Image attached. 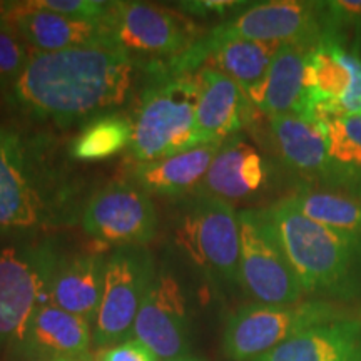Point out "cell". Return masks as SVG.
<instances>
[{
	"label": "cell",
	"instance_id": "cell-13",
	"mask_svg": "<svg viewBox=\"0 0 361 361\" xmlns=\"http://www.w3.org/2000/svg\"><path fill=\"white\" fill-rule=\"evenodd\" d=\"M216 29L264 44H296L313 49L324 32L323 2L278 0L251 4L236 17L223 22Z\"/></svg>",
	"mask_w": 361,
	"mask_h": 361
},
{
	"label": "cell",
	"instance_id": "cell-26",
	"mask_svg": "<svg viewBox=\"0 0 361 361\" xmlns=\"http://www.w3.org/2000/svg\"><path fill=\"white\" fill-rule=\"evenodd\" d=\"M133 142V119L128 116L102 114L90 119L69 146L71 159L99 161L117 154Z\"/></svg>",
	"mask_w": 361,
	"mask_h": 361
},
{
	"label": "cell",
	"instance_id": "cell-33",
	"mask_svg": "<svg viewBox=\"0 0 361 361\" xmlns=\"http://www.w3.org/2000/svg\"><path fill=\"white\" fill-rule=\"evenodd\" d=\"M16 2H6V0H0V29L11 25V16Z\"/></svg>",
	"mask_w": 361,
	"mask_h": 361
},
{
	"label": "cell",
	"instance_id": "cell-32",
	"mask_svg": "<svg viewBox=\"0 0 361 361\" xmlns=\"http://www.w3.org/2000/svg\"><path fill=\"white\" fill-rule=\"evenodd\" d=\"M241 6H247L246 2H228V0H194V2H179V11L192 13V16H223L229 11H236Z\"/></svg>",
	"mask_w": 361,
	"mask_h": 361
},
{
	"label": "cell",
	"instance_id": "cell-17",
	"mask_svg": "<svg viewBox=\"0 0 361 361\" xmlns=\"http://www.w3.org/2000/svg\"><path fill=\"white\" fill-rule=\"evenodd\" d=\"M11 27L37 52H57L111 39L107 22L74 19L44 11L32 2H16Z\"/></svg>",
	"mask_w": 361,
	"mask_h": 361
},
{
	"label": "cell",
	"instance_id": "cell-20",
	"mask_svg": "<svg viewBox=\"0 0 361 361\" xmlns=\"http://www.w3.org/2000/svg\"><path fill=\"white\" fill-rule=\"evenodd\" d=\"M200 51L202 59L213 62L214 69L231 78L250 97L263 84L268 69L279 45L256 42L234 35H226L213 29L201 37Z\"/></svg>",
	"mask_w": 361,
	"mask_h": 361
},
{
	"label": "cell",
	"instance_id": "cell-27",
	"mask_svg": "<svg viewBox=\"0 0 361 361\" xmlns=\"http://www.w3.org/2000/svg\"><path fill=\"white\" fill-rule=\"evenodd\" d=\"M298 209L314 223L361 239V201L348 194L301 189L291 196Z\"/></svg>",
	"mask_w": 361,
	"mask_h": 361
},
{
	"label": "cell",
	"instance_id": "cell-23",
	"mask_svg": "<svg viewBox=\"0 0 361 361\" xmlns=\"http://www.w3.org/2000/svg\"><path fill=\"white\" fill-rule=\"evenodd\" d=\"M106 264L107 258L99 252L62 258L49 301L94 324L101 305Z\"/></svg>",
	"mask_w": 361,
	"mask_h": 361
},
{
	"label": "cell",
	"instance_id": "cell-10",
	"mask_svg": "<svg viewBox=\"0 0 361 361\" xmlns=\"http://www.w3.org/2000/svg\"><path fill=\"white\" fill-rule=\"evenodd\" d=\"M303 87L301 116L316 124L361 116V56L322 39L306 57Z\"/></svg>",
	"mask_w": 361,
	"mask_h": 361
},
{
	"label": "cell",
	"instance_id": "cell-28",
	"mask_svg": "<svg viewBox=\"0 0 361 361\" xmlns=\"http://www.w3.org/2000/svg\"><path fill=\"white\" fill-rule=\"evenodd\" d=\"M323 39H331L355 54H361V0L323 2Z\"/></svg>",
	"mask_w": 361,
	"mask_h": 361
},
{
	"label": "cell",
	"instance_id": "cell-6",
	"mask_svg": "<svg viewBox=\"0 0 361 361\" xmlns=\"http://www.w3.org/2000/svg\"><path fill=\"white\" fill-rule=\"evenodd\" d=\"M174 241L183 256L211 281L239 284L241 229L231 202L192 194L178 206Z\"/></svg>",
	"mask_w": 361,
	"mask_h": 361
},
{
	"label": "cell",
	"instance_id": "cell-3",
	"mask_svg": "<svg viewBox=\"0 0 361 361\" xmlns=\"http://www.w3.org/2000/svg\"><path fill=\"white\" fill-rule=\"evenodd\" d=\"M305 295L351 300L361 291V239L314 223L291 197L268 207Z\"/></svg>",
	"mask_w": 361,
	"mask_h": 361
},
{
	"label": "cell",
	"instance_id": "cell-22",
	"mask_svg": "<svg viewBox=\"0 0 361 361\" xmlns=\"http://www.w3.org/2000/svg\"><path fill=\"white\" fill-rule=\"evenodd\" d=\"M269 124L284 164L301 178L326 183L329 156L323 129L298 114L269 117Z\"/></svg>",
	"mask_w": 361,
	"mask_h": 361
},
{
	"label": "cell",
	"instance_id": "cell-30",
	"mask_svg": "<svg viewBox=\"0 0 361 361\" xmlns=\"http://www.w3.org/2000/svg\"><path fill=\"white\" fill-rule=\"evenodd\" d=\"M32 4L44 11L94 22H107L114 7V2L101 0H32Z\"/></svg>",
	"mask_w": 361,
	"mask_h": 361
},
{
	"label": "cell",
	"instance_id": "cell-4",
	"mask_svg": "<svg viewBox=\"0 0 361 361\" xmlns=\"http://www.w3.org/2000/svg\"><path fill=\"white\" fill-rule=\"evenodd\" d=\"M154 80L144 90L133 119L130 157L151 162L202 146L196 123V75H171L151 67Z\"/></svg>",
	"mask_w": 361,
	"mask_h": 361
},
{
	"label": "cell",
	"instance_id": "cell-31",
	"mask_svg": "<svg viewBox=\"0 0 361 361\" xmlns=\"http://www.w3.org/2000/svg\"><path fill=\"white\" fill-rule=\"evenodd\" d=\"M102 361H159V358L135 338L112 346L102 355Z\"/></svg>",
	"mask_w": 361,
	"mask_h": 361
},
{
	"label": "cell",
	"instance_id": "cell-9",
	"mask_svg": "<svg viewBox=\"0 0 361 361\" xmlns=\"http://www.w3.org/2000/svg\"><path fill=\"white\" fill-rule=\"evenodd\" d=\"M154 276V261L142 246L117 247L107 258L101 305L94 322L96 345L116 346L130 340Z\"/></svg>",
	"mask_w": 361,
	"mask_h": 361
},
{
	"label": "cell",
	"instance_id": "cell-12",
	"mask_svg": "<svg viewBox=\"0 0 361 361\" xmlns=\"http://www.w3.org/2000/svg\"><path fill=\"white\" fill-rule=\"evenodd\" d=\"M134 338L159 361L189 356L191 319L179 279L168 268L156 273L134 323Z\"/></svg>",
	"mask_w": 361,
	"mask_h": 361
},
{
	"label": "cell",
	"instance_id": "cell-5",
	"mask_svg": "<svg viewBox=\"0 0 361 361\" xmlns=\"http://www.w3.org/2000/svg\"><path fill=\"white\" fill-rule=\"evenodd\" d=\"M61 261L52 238L0 241V353L17 350L29 318L51 298Z\"/></svg>",
	"mask_w": 361,
	"mask_h": 361
},
{
	"label": "cell",
	"instance_id": "cell-18",
	"mask_svg": "<svg viewBox=\"0 0 361 361\" xmlns=\"http://www.w3.org/2000/svg\"><path fill=\"white\" fill-rule=\"evenodd\" d=\"M268 176L269 168L263 154L236 134L219 147L197 192L228 202L245 200L266 186Z\"/></svg>",
	"mask_w": 361,
	"mask_h": 361
},
{
	"label": "cell",
	"instance_id": "cell-24",
	"mask_svg": "<svg viewBox=\"0 0 361 361\" xmlns=\"http://www.w3.org/2000/svg\"><path fill=\"white\" fill-rule=\"evenodd\" d=\"M310 47L296 44L279 45L263 84L250 96V101L263 114L274 117L303 112V79Z\"/></svg>",
	"mask_w": 361,
	"mask_h": 361
},
{
	"label": "cell",
	"instance_id": "cell-34",
	"mask_svg": "<svg viewBox=\"0 0 361 361\" xmlns=\"http://www.w3.org/2000/svg\"><path fill=\"white\" fill-rule=\"evenodd\" d=\"M168 361H204L201 358H196V356H183V358H176V360H168Z\"/></svg>",
	"mask_w": 361,
	"mask_h": 361
},
{
	"label": "cell",
	"instance_id": "cell-14",
	"mask_svg": "<svg viewBox=\"0 0 361 361\" xmlns=\"http://www.w3.org/2000/svg\"><path fill=\"white\" fill-rule=\"evenodd\" d=\"M107 25L112 39L129 54L176 57L201 39L179 13L144 2H114Z\"/></svg>",
	"mask_w": 361,
	"mask_h": 361
},
{
	"label": "cell",
	"instance_id": "cell-21",
	"mask_svg": "<svg viewBox=\"0 0 361 361\" xmlns=\"http://www.w3.org/2000/svg\"><path fill=\"white\" fill-rule=\"evenodd\" d=\"M223 142L202 144L180 154L151 162H139L133 169V179L147 194L179 197L196 192Z\"/></svg>",
	"mask_w": 361,
	"mask_h": 361
},
{
	"label": "cell",
	"instance_id": "cell-8",
	"mask_svg": "<svg viewBox=\"0 0 361 361\" xmlns=\"http://www.w3.org/2000/svg\"><path fill=\"white\" fill-rule=\"evenodd\" d=\"M241 229L239 284L256 303L286 306L300 303L305 290L279 241L266 209L238 213Z\"/></svg>",
	"mask_w": 361,
	"mask_h": 361
},
{
	"label": "cell",
	"instance_id": "cell-15",
	"mask_svg": "<svg viewBox=\"0 0 361 361\" xmlns=\"http://www.w3.org/2000/svg\"><path fill=\"white\" fill-rule=\"evenodd\" d=\"M196 123L201 144L224 142L250 123L252 102L231 78L211 66L196 75Z\"/></svg>",
	"mask_w": 361,
	"mask_h": 361
},
{
	"label": "cell",
	"instance_id": "cell-25",
	"mask_svg": "<svg viewBox=\"0 0 361 361\" xmlns=\"http://www.w3.org/2000/svg\"><path fill=\"white\" fill-rule=\"evenodd\" d=\"M328 141L329 171L324 186L340 188L361 201V116L318 124Z\"/></svg>",
	"mask_w": 361,
	"mask_h": 361
},
{
	"label": "cell",
	"instance_id": "cell-1",
	"mask_svg": "<svg viewBox=\"0 0 361 361\" xmlns=\"http://www.w3.org/2000/svg\"><path fill=\"white\" fill-rule=\"evenodd\" d=\"M134 78V59L114 39L57 52H32L7 90L16 109L61 128L121 106Z\"/></svg>",
	"mask_w": 361,
	"mask_h": 361
},
{
	"label": "cell",
	"instance_id": "cell-35",
	"mask_svg": "<svg viewBox=\"0 0 361 361\" xmlns=\"http://www.w3.org/2000/svg\"><path fill=\"white\" fill-rule=\"evenodd\" d=\"M37 361H79V360H72V358H56V360H37Z\"/></svg>",
	"mask_w": 361,
	"mask_h": 361
},
{
	"label": "cell",
	"instance_id": "cell-11",
	"mask_svg": "<svg viewBox=\"0 0 361 361\" xmlns=\"http://www.w3.org/2000/svg\"><path fill=\"white\" fill-rule=\"evenodd\" d=\"M80 223L101 243L144 246L156 236L157 211L149 194L134 183H112L85 201Z\"/></svg>",
	"mask_w": 361,
	"mask_h": 361
},
{
	"label": "cell",
	"instance_id": "cell-2",
	"mask_svg": "<svg viewBox=\"0 0 361 361\" xmlns=\"http://www.w3.org/2000/svg\"><path fill=\"white\" fill-rule=\"evenodd\" d=\"M80 186L45 134L0 128V229L72 224L82 218Z\"/></svg>",
	"mask_w": 361,
	"mask_h": 361
},
{
	"label": "cell",
	"instance_id": "cell-29",
	"mask_svg": "<svg viewBox=\"0 0 361 361\" xmlns=\"http://www.w3.org/2000/svg\"><path fill=\"white\" fill-rule=\"evenodd\" d=\"M25 42L11 25L0 29V89L8 90L29 62Z\"/></svg>",
	"mask_w": 361,
	"mask_h": 361
},
{
	"label": "cell",
	"instance_id": "cell-19",
	"mask_svg": "<svg viewBox=\"0 0 361 361\" xmlns=\"http://www.w3.org/2000/svg\"><path fill=\"white\" fill-rule=\"evenodd\" d=\"M255 361H361V314L306 329Z\"/></svg>",
	"mask_w": 361,
	"mask_h": 361
},
{
	"label": "cell",
	"instance_id": "cell-16",
	"mask_svg": "<svg viewBox=\"0 0 361 361\" xmlns=\"http://www.w3.org/2000/svg\"><path fill=\"white\" fill-rule=\"evenodd\" d=\"M89 345L90 323L47 301L29 318L16 351L32 361L79 360L89 350Z\"/></svg>",
	"mask_w": 361,
	"mask_h": 361
},
{
	"label": "cell",
	"instance_id": "cell-7",
	"mask_svg": "<svg viewBox=\"0 0 361 361\" xmlns=\"http://www.w3.org/2000/svg\"><path fill=\"white\" fill-rule=\"evenodd\" d=\"M355 313V310L324 300L300 301L286 306L245 305L226 322L223 353L231 361H255L306 329L348 318Z\"/></svg>",
	"mask_w": 361,
	"mask_h": 361
}]
</instances>
